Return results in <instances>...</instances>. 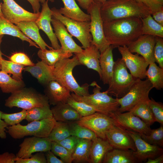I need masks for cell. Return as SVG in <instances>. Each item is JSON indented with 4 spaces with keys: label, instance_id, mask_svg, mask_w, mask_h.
<instances>
[{
    "label": "cell",
    "instance_id": "cell-3",
    "mask_svg": "<svg viewBox=\"0 0 163 163\" xmlns=\"http://www.w3.org/2000/svg\"><path fill=\"white\" fill-rule=\"evenodd\" d=\"M81 65L75 55L72 58L63 59L53 66V72L55 80L79 96H87L90 94L89 85L87 83L80 85L74 77L72 72L76 66Z\"/></svg>",
    "mask_w": 163,
    "mask_h": 163
},
{
    "label": "cell",
    "instance_id": "cell-31",
    "mask_svg": "<svg viewBox=\"0 0 163 163\" xmlns=\"http://www.w3.org/2000/svg\"><path fill=\"white\" fill-rule=\"evenodd\" d=\"M5 34L17 37L22 41L28 42L30 46L40 48L35 43L24 34L16 25L9 22L3 17L0 16V36Z\"/></svg>",
    "mask_w": 163,
    "mask_h": 163
},
{
    "label": "cell",
    "instance_id": "cell-44",
    "mask_svg": "<svg viewBox=\"0 0 163 163\" xmlns=\"http://www.w3.org/2000/svg\"><path fill=\"white\" fill-rule=\"evenodd\" d=\"M27 113V110L24 109L20 112L12 113L3 112L1 118L8 126H12L19 123L25 119Z\"/></svg>",
    "mask_w": 163,
    "mask_h": 163
},
{
    "label": "cell",
    "instance_id": "cell-2",
    "mask_svg": "<svg viewBox=\"0 0 163 163\" xmlns=\"http://www.w3.org/2000/svg\"><path fill=\"white\" fill-rule=\"evenodd\" d=\"M100 11L103 23L132 17L142 18L151 15L148 8L137 0H108L101 5Z\"/></svg>",
    "mask_w": 163,
    "mask_h": 163
},
{
    "label": "cell",
    "instance_id": "cell-24",
    "mask_svg": "<svg viewBox=\"0 0 163 163\" xmlns=\"http://www.w3.org/2000/svg\"><path fill=\"white\" fill-rule=\"evenodd\" d=\"M113 49L110 45L100 53L99 62L102 74L101 80L104 85H109L111 80L115 62L113 53Z\"/></svg>",
    "mask_w": 163,
    "mask_h": 163
},
{
    "label": "cell",
    "instance_id": "cell-54",
    "mask_svg": "<svg viewBox=\"0 0 163 163\" xmlns=\"http://www.w3.org/2000/svg\"><path fill=\"white\" fill-rule=\"evenodd\" d=\"M152 16L157 22L163 26V9L155 12Z\"/></svg>",
    "mask_w": 163,
    "mask_h": 163
},
{
    "label": "cell",
    "instance_id": "cell-14",
    "mask_svg": "<svg viewBox=\"0 0 163 163\" xmlns=\"http://www.w3.org/2000/svg\"><path fill=\"white\" fill-rule=\"evenodd\" d=\"M125 130L134 142L136 150L133 151V154L139 163L146 161L148 158L154 159L163 154L162 147L148 143L142 139L139 134L137 132Z\"/></svg>",
    "mask_w": 163,
    "mask_h": 163
},
{
    "label": "cell",
    "instance_id": "cell-12",
    "mask_svg": "<svg viewBox=\"0 0 163 163\" xmlns=\"http://www.w3.org/2000/svg\"><path fill=\"white\" fill-rule=\"evenodd\" d=\"M1 8L3 17L16 25L23 21H35L39 18V13H32L21 7L14 0H2Z\"/></svg>",
    "mask_w": 163,
    "mask_h": 163
},
{
    "label": "cell",
    "instance_id": "cell-59",
    "mask_svg": "<svg viewBox=\"0 0 163 163\" xmlns=\"http://www.w3.org/2000/svg\"><path fill=\"white\" fill-rule=\"evenodd\" d=\"M95 2L101 5H102L105 2L108 0H93Z\"/></svg>",
    "mask_w": 163,
    "mask_h": 163
},
{
    "label": "cell",
    "instance_id": "cell-42",
    "mask_svg": "<svg viewBox=\"0 0 163 163\" xmlns=\"http://www.w3.org/2000/svg\"><path fill=\"white\" fill-rule=\"evenodd\" d=\"M67 103L77 111L82 117L97 112L91 106L84 102L75 100L71 95L68 98Z\"/></svg>",
    "mask_w": 163,
    "mask_h": 163
},
{
    "label": "cell",
    "instance_id": "cell-26",
    "mask_svg": "<svg viewBox=\"0 0 163 163\" xmlns=\"http://www.w3.org/2000/svg\"><path fill=\"white\" fill-rule=\"evenodd\" d=\"M56 121L70 122L76 121L82 117L79 114L67 103H60L51 109Z\"/></svg>",
    "mask_w": 163,
    "mask_h": 163
},
{
    "label": "cell",
    "instance_id": "cell-41",
    "mask_svg": "<svg viewBox=\"0 0 163 163\" xmlns=\"http://www.w3.org/2000/svg\"><path fill=\"white\" fill-rule=\"evenodd\" d=\"M142 138L148 143L153 145L163 147V125L158 128L151 130L148 135L139 133Z\"/></svg>",
    "mask_w": 163,
    "mask_h": 163
},
{
    "label": "cell",
    "instance_id": "cell-30",
    "mask_svg": "<svg viewBox=\"0 0 163 163\" xmlns=\"http://www.w3.org/2000/svg\"><path fill=\"white\" fill-rule=\"evenodd\" d=\"M38 57L41 61L48 66H53L60 60L69 58L73 56L72 53L66 52L61 48L47 50L40 49L37 52Z\"/></svg>",
    "mask_w": 163,
    "mask_h": 163
},
{
    "label": "cell",
    "instance_id": "cell-60",
    "mask_svg": "<svg viewBox=\"0 0 163 163\" xmlns=\"http://www.w3.org/2000/svg\"><path fill=\"white\" fill-rule=\"evenodd\" d=\"M50 1L51 2H53L54 1V0H39L40 2L42 4L44 3L46 1Z\"/></svg>",
    "mask_w": 163,
    "mask_h": 163
},
{
    "label": "cell",
    "instance_id": "cell-6",
    "mask_svg": "<svg viewBox=\"0 0 163 163\" xmlns=\"http://www.w3.org/2000/svg\"><path fill=\"white\" fill-rule=\"evenodd\" d=\"M56 122L52 117L31 121L25 125L19 123L8 126L7 129L8 134L14 139H20L28 136L47 137L51 133Z\"/></svg>",
    "mask_w": 163,
    "mask_h": 163
},
{
    "label": "cell",
    "instance_id": "cell-35",
    "mask_svg": "<svg viewBox=\"0 0 163 163\" xmlns=\"http://www.w3.org/2000/svg\"><path fill=\"white\" fill-rule=\"evenodd\" d=\"M25 86L23 81L15 80L8 74L0 70V88L3 93H11Z\"/></svg>",
    "mask_w": 163,
    "mask_h": 163
},
{
    "label": "cell",
    "instance_id": "cell-32",
    "mask_svg": "<svg viewBox=\"0 0 163 163\" xmlns=\"http://www.w3.org/2000/svg\"><path fill=\"white\" fill-rule=\"evenodd\" d=\"M92 141L79 139L72 155V162L90 163V154Z\"/></svg>",
    "mask_w": 163,
    "mask_h": 163
},
{
    "label": "cell",
    "instance_id": "cell-15",
    "mask_svg": "<svg viewBox=\"0 0 163 163\" xmlns=\"http://www.w3.org/2000/svg\"><path fill=\"white\" fill-rule=\"evenodd\" d=\"M110 117L113 119L118 126L124 129L146 135H149L151 131L150 126L130 111L125 113L116 112Z\"/></svg>",
    "mask_w": 163,
    "mask_h": 163
},
{
    "label": "cell",
    "instance_id": "cell-56",
    "mask_svg": "<svg viewBox=\"0 0 163 163\" xmlns=\"http://www.w3.org/2000/svg\"><path fill=\"white\" fill-rule=\"evenodd\" d=\"M79 5L83 9L87 10L94 2L93 0H77Z\"/></svg>",
    "mask_w": 163,
    "mask_h": 163
},
{
    "label": "cell",
    "instance_id": "cell-11",
    "mask_svg": "<svg viewBox=\"0 0 163 163\" xmlns=\"http://www.w3.org/2000/svg\"><path fill=\"white\" fill-rule=\"evenodd\" d=\"M75 122L91 129L97 137L104 139H106V131L115 126H117L110 116L98 112L82 117Z\"/></svg>",
    "mask_w": 163,
    "mask_h": 163
},
{
    "label": "cell",
    "instance_id": "cell-29",
    "mask_svg": "<svg viewBox=\"0 0 163 163\" xmlns=\"http://www.w3.org/2000/svg\"><path fill=\"white\" fill-rule=\"evenodd\" d=\"M113 147L106 139L97 137L92 141L90 154V163H101L107 153Z\"/></svg>",
    "mask_w": 163,
    "mask_h": 163
},
{
    "label": "cell",
    "instance_id": "cell-13",
    "mask_svg": "<svg viewBox=\"0 0 163 163\" xmlns=\"http://www.w3.org/2000/svg\"><path fill=\"white\" fill-rule=\"evenodd\" d=\"M117 48L122 56L121 58L131 75L136 78H146V72L149 64L145 59L137 53L133 54L127 46H120Z\"/></svg>",
    "mask_w": 163,
    "mask_h": 163
},
{
    "label": "cell",
    "instance_id": "cell-38",
    "mask_svg": "<svg viewBox=\"0 0 163 163\" xmlns=\"http://www.w3.org/2000/svg\"><path fill=\"white\" fill-rule=\"evenodd\" d=\"M70 136L69 122L56 121L48 137L51 141L58 142Z\"/></svg>",
    "mask_w": 163,
    "mask_h": 163
},
{
    "label": "cell",
    "instance_id": "cell-49",
    "mask_svg": "<svg viewBox=\"0 0 163 163\" xmlns=\"http://www.w3.org/2000/svg\"><path fill=\"white\" fill-rule=\"evenodd\" d=\"M144 5L150 11L151 15L163 9V0H137Z\"/></svg>",
    "mask_w": 163,
    "mask_h": 163
},
{
    "label": "cell",
    "instance_id": "cell-45",
    "mask_svg": "<svg viewBox=\"0 0 163 163\" xmlns=\"http://www.w3.org/2000/svg\"><path fill=\"white\" fill-rule=\"evenodd\" d=\"M149 103L154 116L155 122L163 125V104L162 103L155 101L152 98L149 99Z\"/></svg>",
    "mask_w": 163,
    "mask_h": 163
},
{
    "label": "cell",
    "instance_id": "cell-4",
    "mask_svg": "<svg viewBox=\"0 0 163 163\" xmlns=\"http://www.w3.org/2000/svg\"><path fill=\"white\" fill-rule=\"evenodd\" d=\"M93 87V93L87 96H79L74 93L71 96L75 100L82 101L94 108L97 112L110 116L117 112L120 105L117 98H113L106 91L101 92V88L95 81L90 85Z\"/></svg>",
    "mask_w": 163,
    "mask_h": 163
},
{
    "label": "cell",
    "instance_id": "cell-52",
    "mask_svg": "<svg viewBox=\"0 0 163 163\" xmlns=\"http://www.w3.org/2000/svg\"><path fill=\"white\" fill-rule=\"evenodd\" d=\"M45 153L46 163H64L61 160L58 158L51 150L47 151Z\"/></svg>",
    "mask_w": 163,
    "mask_h": 163
},
{
    "label": "cell",
    "instance_id": "cell-16",
    "mask_svg": "<svg viewBox=\"0 0 163 163\" xmlns=\"http://www.w3.org/2000/svg\"><path fill=\"white\" fill-rule=\"evenodd\" d=\"M51 142L48 137L33 136L25 138L19 145L20 149L16 155V157L27 158L30 157L34 153L50 150Z\"/></svg>",
    "mask_w": 163,
    "mask_h": 163
},
{
    "label": "cell",
    "instance_id": "cell-10",
    "mask_svg": "<svg viewBox=\"0 0 163 163\" xmlns=\"http://www.w3.org/2000/svg\"><path fill=\"white\" fill-rule=\"evenodd\" d=\"M101 6L94 2L87 10L91 16L90 32L92 37L91 43L97 47L100 53L110 45L104 34L103 22L100 14Z\"/></svg>",
    "mask_w": 163,
    "mask_h": 163
},
{
    "label": "cell",
    "instance_id": "cell-25",
    "mask_svg": "<svg viewBox=\"0 0 163 163\" xmlns=\"http://www.w3.org/2000/svg\"><path fill=\"white\" fill-rule=\"evenodd\" d=\"M16 25L26 36L33 41L41 50H45L47 47L49 49H53L46 44L41 37L39 28L35 21H21Z\"/></svg>",
    "mask_w": 163,
    "mask_h": 163
},
{
    "label": "cell",
    "instance_id": "cell-21",
    "mask_svg": "<svg viewBox=\"0 0 163 163\" xmlns=\"http://www.w3.org/2000/svg\"><path fill=\"white\" fill-rule=\"evenodd\" d=\"M74 54L81 65L96 71L101 80L102 74L99 62L100 52L95 45L91 43L81 52Z\"/></svg>",
    "mask_w": 163,
    "mask_h": 163
},
{
    "label": "cell",
    "instance_id": "cell-46",
    "mask_svg": "<svg viewBox=\"0 0 163 163\" xmlns=\"http://www.w3.org/2000/svg\"><path fill=\"white\" fill-rule=\"evenodd\" d=\"M154 56L155 62L159 66L163 68V39L156 36V43L154 49Z\"/></svg>",
    "mask_w": 163,
    "mask_h": 163
},
{
    "label": "cell",
    "instance_id": "cell-47",
    "mask_svg": "<svg viewBox=\"0 0 163 163\" xmlns=\"http://www.w3.org/2000/svg\"><path fill=\"white\" fill-rule=\"evenodd\" d=\"M16 163H47L45 154L43 152H37L30 157L21 158L16 157Z\"/></svg>",
    "mask_w": 163,
    "mask_h": 163
},
{
    "label": "cell",
    "instance_id": "cell-34",
    "mask_svg": "<svg viewBox=\"0 0 163 163\" xmlns=\"http://www.w3.org/2000/svg\"><path fill=\"white\" fill-rule=\"evenodd\" d=\"M145 75L151 83L152 87L156 89L161 90L163 88V68L158 66L155 62L149 65Z\"/></svg>",
    "mask_w": 163,
    "mask_h": 163
},
{
    "label": "cell",
    "instance_id": "cell-57",
    "mask_svg": "<svg viewBox=\"0 0 163 163\" xmlns=\"http://www.w3.org/2000/svg\"><path fill=\"white\" fill-rule=\"evenodd\" d=\"M146 163H163V154H162L158 157L154 159L148 158Z\"/></svg>",
    "mask_w": 163,
    "mask_h": 163
},
{
    "label": "cell",
    "instance_id": "cell-19",
    "mask_svg": "<svg viewBox=\"0 0 163 163\" xmlns=\"http://www.w3.org/2000/svg\"><path fill=\"white\" fill-rule=\"evenodd\" d=\"M51 23L55 34L60 41L61 48L63 50L70 53H78L83 50L82 47L74 41L72 36L69 33L64 24L60 21L52 16Z\"/></svg>",
    "mask_w": 163,
    "mask_h": 163
},
{
    "label": "cell",
    "instance_id": "cell-18",
    "mask_svg": "<svg viewBox=\"0 0 163 163\" xmlns=\"http://www.w3.org/2000/svg\"><path fill=\"white\" fill-rule=\"evenodd\" d=\"M106 140L113 149L135 151L136 147L134 142L125 130L115 126L107 131Z\"/></svg>",
    "mask_w": 163,
    "mask_h": 163
},
{
    "label": "cell",
    "instance_id": "cell-61",
    "mask_svg": "<svg viewBox=\"0 0 163 163\" xmlns=\"http://www.w3.org/2000/svg\"><path fill=\"white\" fill-rule=\"evenodd\" d=\"M0 16L3 17L1 11V5L0 4Z\"/></svg>",
    "mask_w": 163,
    "mask_h": 163
},
{
    "label": "cell",
    "instance_id": "cell-40",
    "mask_svg": "<svg viewBox=\"0 0 163 163\" xmlns=\"http://www.w3.org/2000/svg\"><path fill=\"white\" fill-rule=\"evenodd\" d=\"M71 136L79 139L93 141L97 137L95 133L89 129L81 125L75 121L69 122Z\"/></svg>",
    "mask_w": 163,
    "mask_h": 163
},
{
    "label": "cell",
    "instance_id": "cell-20",
    "mask_svg": "<svg viewBox=\"0 0 163 163\" xmlns=\"http://www.w3.org/2000/svg\"><path fill=\"white\" fill-rule=\"evenodd\" d=\"M48 2V1H46L42 4L39 16L35 22L39 29L43 30L46 35L50 41L52 47L55 49H59L61 47L51 25L53 14Z\"/></svg>",
    "mask_w": 163,
    "mask_h": 163
},
{
    "label": "cell",
    "instance_id": "cell-9",
    "mask_svg": "<svg viewBox=\"0 0 163 163\" xmlns=\"http://www.w3.org/2000/svg\"><path fill=\"white\" fill-rule=\"evenodd\" d=\"M51 10L52 16L64 24L69 33L80 41L82 48L85 49L91 45L92 37L90 32V21H77L64 16L55 7Z\"/></svg>",
    "mask_w": 163,
    "mask_h": 163
},
{
    "label": "cell",
    "instance_id": "cell-33",
    "mask_svg": "<svg viewBox=\"0 0 163 163\" xmlns=\"http://www.w3.org/2000/svg\"><path fill=\"white\" fill-rule=\"evenodd\" d=\"M149 100L139 103L129 111L134 115L141 118L144 122L150 126L155 122V120L149 106Z\"/></svg>",
    "mask_w": 163,
    "mask_h": 163
},
{
    "label": "cell",
    "instance_id": "cell-23",
    "mask_svg": "<svg viewBox=\"0 0 163 163\" xmlns=\"http://www.w3.org/2000/svg\"><path fill=\"white\" fill-rule=\"evenodd\" d=\"M53 68V66H48L41 61L33 66H25L24 70L29 72L40 84L45 86L50 82L55 80Z\"/></svg>",
    "mask_w": 163,
    "mask_h": 163
},
{
    "label": "cell",
    "instance_id": "cell-8",
    "mask_svg": "<svg viewBox=\"0 0 163 163\" xmlns=\"http://www.w3.org/2000/svg\"><path fill=\"white\" fill-rule=\"evenodd\" d=\"M153 88L147 78H136L129 91L124 97L117 98L120 106L117 112L129 111L133 107L142 101L149 100V95Z\"/></svg>",
    "mask_w": 163,
    "mask_h": 163
},
{
    "label": "cell",
    "instance_id": "cell-58",
    "mask_svg": "<svg viewBox=\"0 0 163 163\" xmlns=\"http://www.w3.org/2000/svg\"><path fill=\"white\" fill-rule=\"evenodd\" d=\"M3 37V35H1L0 36V70H1V61L2 59V56L3 54L2 51L1 50V43H2V38Z\"/></svg>",
    "mask_w": 163,
    "mask_h": 163
},
{
    "label": "cell",
    "instance_id": "cell-5",
    "mask_svg": "<svg viewBox=\"0 0 163 163\" xmlns=\"http://www.w3.org/2000/svg\"><path fill=\"white\" fill-rule=\"evenodd\" d=\"M5 106L12 108L16 107L28 110L34 107L49 105L45 95L30 88L24 87L11 93L5 101Z\"/></svg>",
    "mask_w": 163,
    "mask_h": 163
},
{
    "label": "cell",
    "instance_id": "cell-48",
    "mask_svg": "<svg viewBox=\"0 0 163 163\" xmlns=\"http://www.w3.org/2000/svg\"><path fill=\"white\" fill-rule=\"evenodd\" d=\"M9 59L12 62L25 66H32L35 64L26 54L21 52L14 53Z\"/></svg>",
    "mask_w": 163,
    "mask_h": 163
},
{
    "label": "cell",
    "instance_id": "cell-39",
    "mask_svg": "<svg viewBox=\"0 0 163 163\" xmlns=\"http://www.w3.org/2000/svg\"><path fill=\"white\" fill-rule=\"evenodd\" d=\"M1 70L8 74L12 75L14 79L18 81H22V72L25 66L20 64L3 59L1 61Z\"/></svg>",
    "mask_w": 163,
    "mask_h": 163
},
{
    "label": "cell",
    "instance_id": "cell-55",
    "mask_svg": "<svg viewBox=\"0 0 163 163\" xmlns=\"http://www.w3.org/2000/svg\"><path fill=\"white\" fill-rule=\"evenodd\" d=\"M31 4L34 13H39L40 8L39 0H27Z\"/></svg>",
    "mask_w": 163,
    "mask_h": 163
},
{
    "label": "cell",
    "instance_id": "cell-53",
    "mask_svg": "<svg viewBox=\"0 0 163 163\" xmlns=\"http://www.w3.org/2000/svg\"><path fill=\"white\" fill-rule=\"evenodd\" d=\"M2 113L3 112L0 111V138L5 139L7 137L5 132L6 128H7L8 126L2 119L1 115Z\"/></svg>",
    "mask_w": 163,
    "mask_h": 163
},
{
    "label": "cell",
    "instance_id": "cell-17",
    "mask_svg": "<svg viewBox=\"0 0 163 163\" xmlns=\"http://www.w3.org/2000/svg\"><path fill=\"white\" fill-rule=\"evenodd\" d=\"M155 43L156 36L142 34L127 47L130 52L141 55L149 64L155 62L154 49Z\"/></svg>",
    "mask_w": 163,
    "mask_h": 163
},
{
    "label": "cell",
    "instance_id": "cell-43",
    "mask_svg": "<svg viewBox=\"0 0 163 163\" xmlns=\"http://www.w3.org/2000/svg\"><path fill=\"white\" fill-rule=\"evenodd\" d=\"M50 150L56 155L59 157L64 163H71L72 162V154L57 142L52 141Z\"/></svg>",
    "mask_w": 163,
    "mask_h": 163
},
{
    "label": "cell",
    "instance_id": "cell-50",
    "mask_svg": "<svg viewBox=\"0 0 163 163\" xmlns=\"http://www.w3.org/2000/svg\"><path fill=\"white\" fill-rule=\"evenodd\" d=\"M79 139L75 136H70L57 142L66 148L72 155Z\"/></svg>",
    "mask_w": 163,
    "mask_h": 163
},
{
    "label": "cell",
    "instance_id": "cell-36",
    "mask_svg": "<svg viewBox=\"0 0 163 163\" xmlns=\"http://www.w3.org/2000/svg\"><path fill=\"white\" fill-rule=\"evenodd\" d=\"M142 33L163 38V26L157 22L149 15L142 19Z\"/></svg>",
    "mask_w": 163,
    "mask_h": 163
},
{
    "label": "cell",
    "instance_id": "cell-1",
    "mask_svg": "<svg viewBox=\"0 0 163 163\" xmlns=\"http://www.w3.org/2000/svg\"><path fill=\"white\" fill-rule=\"evenodd\" d=\"M142 18L132 17L103 23L104 35L113 48L127 46L142 35Z\"/></svg>",
    "mask_w": 163,
    "mask_h": 163
},
{
    "label": "cell",
    "instance_id": "cell-28",
    "mask_svg": "<svg viewBox=\"0 0 163 163\" xmlns=\"http://www.w3.org/2000/svg\"><path fill=\"white\" fill-rule=\"evenodd\" d=\"M133 151L113 149L108 152L102 161L103 163H136Z\"/></svg>",
    "mask_w": 163,
    "mask_h": 163
},
{
    "label": "cell",
    "instance_id": "cell-51",
    "mask_svg": "<svg viewBox=\"0 0 163 163\" xmlns=\"http://www.w3.org/2000/svg\"><path fill=\"white\" fill-rule=\"evenodd\" d=\"M16 155L8 152L0 154V163H14Z\"/></svg>",
    "mask_w": 163,
    "mask_h": 163
},
{
    "label": "cell",
    "instance_id": "cell-27",
    "mask_svg": "<svg viewBox=\"0 0 163 163\" xmlns=\"http://www.w3.org/2000/svg\"><path fill=\"white\" fill-rule=\"evenodd\" d=\"M64 6L59 9L64 16L71 19L80 21H89V14L83 12L79 7L75 0H62Z\"/></svg>",
    "mask_w": 163,
    "mask_h": 163
},
{
    "label": "cell",
    "instance_id": "cell-22",
    "mask_svg": "<svg viewBox=\"0 0 163 163\" xmlns=\"http://www.w3.org/2000/svg\"><path fill=\"white\" fill-rule=\"evenodd\" d=\"M45 86V95L50 104L54 106L60 103H67L71 96L70 91L56 80L50 82Z\"/></svg>",
    "mask_w": 163,
    "mask_h": 163
},
{
    "label": "cell",
    "instance_id": "cell-7",
    "mask_svg": "<svg viewBox=\"0 0 163 163\" xmlns=\"http://www.w3.org/2000/svg\"><path fill=\"white\" fill-rule=\"evenodd\" d=\"M136 79L128 72L122 59L118 58L115 62L111 80L107 91L110 95L121 98L128 92Z\"/></svg>",
    "mask_w": 163,
    "mask_h": 163
},
{
    "label": "cell",
    "instance_id": "cell-37",
    "mask_svg": "<svg viewBox=\"0 0 163 163\" xmlns=\"http://www.w3.org/2000/svg\"><path fill=\"white\" fill-rule=\"evenodd\" d=\"M27 112L25 119L30 122L53 117L50 105L34 107L27 110Z\"/></svg>",
    "mask_w": 163,
    "mask_h": 163
}]
</instances>
